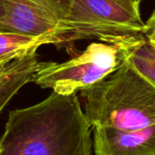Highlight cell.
I'll list each match as a JSON object with an SVG mask.
<instances>
[{"instance_id":"obj_1","label":"cell","mask_w":155,"mask_h":155,"mask_svg":"<svg viewBox=\"0 0 155 155\" xmlns=\"http://www.w3.org/2000/svg\"><path fill=\"white\" fill-rule=\"evenodd\" d=\"M91 126L76 93L53 91L13 110L0 137V155H91Z\"/></svg>"},{"instance_id":"obj_2","label":"cell","mask_w":155,"mask_h":155,"mask_svg":"<svg viewBox=\"0 0 155 155\" xmlns=\"http://www.w3.org/2000/svg\"><path fill=\"white\" fill-rule=\"evenodd\" d=\"M91 128L135 130L155 124V86L127 59L80 91Z\"/></svg>"},{"instance_id":"obj_3","label":"cell","mask_w":155,"mask_h":155,"mask_svg":"<svg viewBox=\"0 0 155 155\" xmlns=\"http://www.w3.org/2000/svg\"><path fill=\"white\" fill-rule=\"evenodd\" d=\"M135 0H71L56 33L58 47L87 39L122 44L144 37L146 25Z\"/></svg>"},{"instance_id":"obj_4","label":"cell","mask_w":155,"mask_h":155,"mask_svg":"<svg viewBox=\"0 0 155 155\" xmlns=\"http://www.w3.org/2000/svg\"><path fill=\"white\" fill-rule=\"evenodd\" d=\"M134 41L122 44L93 42L81 54L65 62H42L32 81L59 94L77 93L115 71Z\"/></svg>"},{"instance_id":"obj_5","label":"cell","mask_w":155,"mask_h":155,"mask_svg":"<svg viewBox=\"0 0 155 155\" xmlns=\"http://www.w3.org/2000/svg\"><path fill=\"white\" fill-rule=\"evenodd\" d=\"M5 15L0 31L41 36L55 32L66 17L71 0H3Z\"/></svg>"},{"instance_id":"obj_6","label":"cell","mask_w":155,"mask_h":155,"mask_svg":"<svg viewBox=\"0 0 155 155\" xmlns=\"http://www.w3.org/2000/svg\"><path fill=\"white\" fill-rule=\"evenodd\" d=\"M93 130L95 155H155V124L135 130Z\"/></svg>"},{"instance_id":"obj_7","label":"cell","mask_w":155,"mask_h":155,"mask_svg":"<svg viewBox=\"0 0 155 155\" xmlns=\"http://www.w3.org/2000/svg\"><path fill=\"white\" fill-rule=\"evenodd\" d=\"M42 65L36 51L0 66V112L13 97L26 84L32 82Z\"/></svg>"},{"instance_id":"obj_8","label":"cell","mask_w":155,"mask_h":155,"mask_svg":"<svg viewBox=\"0 0 155 155\" xmlns=\"http://www.w3.org/2000/svg\"><path fill=\"white\" fill-rule=\"evenodd\" d=\"M55 32L41 36H31L0 31V66L37 51L44 45L55 46Z\"/></svg>"},{"instance_id":"obj_9","label":"cell","mask_w":155,"mask_h":155,"mask_svg":"<svg viewBox=\"0 0 155 155\" xmlns=\"http://www.w3.org/2000/svg\"><path fill=\"white\" fill-rule=\"evenodd\" d=\"M126 59L155 86V40L143 37L132 42Z\"/></svg>"},{"instance_id":"obj_10","label":"cell","mask_w":155,"mask_h":155,"mask_svg":"<svg viewBox=\"0 0 155 155\" xmlns=\"http://www.w3.org/2000/svg\"><path fill=\"white\" fill-rule=\"evenodd\" d=\"M145 25L146 28L144 32V37L146 38L155 40V8L149 19L145 22Z\"/></svg>"},{"instance_id":"obj_11","label":"cell","mask_w":155,"mask_h":155,"mask_svg":"<svg viewBox=\"0 0 155 155\" xmlns=\"http://www.w3.org/2000/svg\"><path fill=\"white\" fill-rule=\"evenodd\" d=\"M5 15V10L4 2H3V0H0V19L2 17H4Z\"/></svg>"},{"instance_id":"obj_12","label":"cell","mask_w":155,"mask_h":155,"mask_svg":"<svg viewBox=\"0 0 155 155\" xmlns=\"http://www.w3.org/2000/svg\"><path fill=\"white\" fill-rule=\"evenodd\" d=\"M135 1H138V2H141L142 3V1H143V0H135Z\"/></svg>"}]
</instances>
